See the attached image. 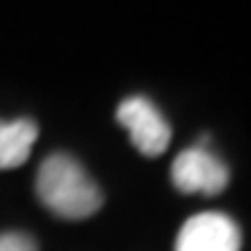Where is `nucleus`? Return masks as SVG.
I'll return each mask as SVG.
<instances>
[{"label":"nucleus","instance_id":"nucleus-1","mask_svg":"<svg viewBox=\"0 0 251 251\" xmlns=\"http://www.w3.org/2000/svg\"><path fill=\"white\" fill-rule=\"evenodd\" d=\"M36 195L54 215L70 221L90 218L102 205L100 187L70 154H51L44 159L36 177Z\"/></svg>","mask_w":251,"mask_h":251},{"label":"nucleus","instance_id":"nucleus-2","mask_svg":"<svg viewBox=\"0 0 251 251\" xmlns=\"http://www.w3.org/2000/svg\"><path fill=\"white\" fill-rule=\"evenodd\" d=\"M116 118L128 131L131 144L141 154L159 156L167 151L169 141H172V128L162 116V110L149 98H141V95L126 98L116 110Z\"/></svg>","mask_w":251,"mask_h":251},{"label":"nucleus","instance_id":"nucleus-3","mask_svg":"<svg viewBox=\"0 0 251 251\" xmlns=\"http://www.w3.org/2000/svg\"><path fill=\"white\" fill-rule=\"evenodd\" d=\"M172 182L187 195H215L228 185V167L205 146H190L172 162Z\"/></svg>","mask_w":251,"mask_h":251},{"label":"nucleus","instance_id":"nucleus-4","mask_svg":"<svg viewBox=\"0 0 251 251\" xmlns=\"http://www.w3.org/2000/svg\"><path fill=\"white\" fill-rule=\"evenodd\" d=\"M175 251H241V231L226 213H198L179 228Z\"/></svg>","mask_w":251,"mask_h":251},{"label":"nucleus","instance_id":"nucleus-5","mask_svg":"<svg viewBox=\"0 0 251 251\" xmlns=\"http://www.w3.org/2000/svg\"><path fill=\"white\" fill-rule=\"evenodd\" d=\"M39 128L31 118L0 121V169H16L31 156Z\"/></svg>","mask_w":251,"mask_h":251},{"label":"nucleus","instance_id":"nucleus-6","mask_svg":"<svg viewBox=\"0 0 251 251\" xmlns=\"http://www.w3.org/2000/svg\"><path fill=\"white\" fill-rule=\"evenodd\" d=\"M0 251H36V241L28 233L8 231L0 233Z\"/></svg>","mask_w":251,"mask_h":251}]
</instances>
